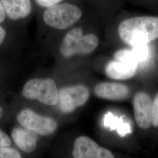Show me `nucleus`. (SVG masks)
I'll return each instance as SVG.
<instances>
[{
	"mask_svg": "<svg viewBox=\"0 0 158 158\" xmlns=\"http://www.w3.org/2000/svg\"><path fill=\"white\" fill-rule=\"evenodd\" d=\"M83 15L79 6L69 2H60L46 8L42 18L46 25L52 28L64 30L78 22Z\"/></svg>",
	"mask_w": 158,
	"mask_h": 158,
	"instance_id": "f03ea898",
	"label": "nucleus"
},
{
	"mask_svg": "<svg viewBox=\"0 0 158 158\" xmlns=\"http://www.w3.org/2000/svg\"><path fill=\"white\" fill-rule=\"evenodd\" d=\"M58 90L52 79H32L23 86V96L31 100H37L48 106H55L58 102Z\"/></svg>",
	"mask_w": 158,
	"mask_h": 158,
	"instance_id": "20e7f679",
	"label": "nucleus"
},
{
	"mask_svg": "<svg viewBox=\"0 0 158 158\" xmlns=\"http://www.w3.org/2000/svg\"><path fill=\"white\" fill-rule=\"evenodd\" d=\"M11 141L10 138L6 134L0 130V148L10 147Z\"/></svg>",
	"mask_w": 158,
	"mask_h": 158,
	"instance_id": "a211bd4d",
	"label": "nucleus"
},
{
	"mask_svg": "<svg viewBox=\"0 0 158 158\" xmlns=\"http://www.w3.org/2000/svg\"><path fill=\"white\" fill-rule=\"evenodd\" d=\"M6 14L1 0H0V23L4 22L6 19Z\"/></svg>",
	"mask_w": 158,
	"mask_h": 158,
	"instance_id": "6ab92c4d",
	"label": "nucleus"
},
{
	"mask_svg": "<svg viewBox=\"0 0 158 158\" xmlns=\"http://www.w3.org/2000/svg\"><path fill=\"white\" fill-rule=\"evenodd\" d=\"M120 38L132 47L147 45L158 38V18L140 17L123 21L119 25Z\"/></svg>",
	"mask_w": 158,
	"mask_h": 158,
	"instance_id": "f257e3e1",
	"label": "nucleus"
},
{
	"mask_svg": "<svg viewBox=\"0 0 158 158\" xmlns=\"http://www.w3.org/2000/svg\"><path fill=\"white\" fill-rule=\"evenodd\" d=\"M103 121L106 127L111 130H117L118 134L121 136H124L131 131L129 124L124 123L123 119L114 115L111 113L106 114Z\"/></svg>",
	"mask_w": 158,
	"mask_h": 158,
	"instance_id": "ddd939ff",
	"label": "nucleus"
},
{
	"mask_svg": "<svg viewBox=\"0 0 158 158\" xmlns=\"http://www.w3.org/2000/svg\"><path fill=\"white\" fill-rule=\"evenodd\" d=\"M152 100L148 94L138 92L133 100L136 123L142 129H148L152 125Z\"/></svg>",
	"mask_w": 158,
	"mask_h": 158,
	"instance_id": "6e6552de",
	"label": "nucleus"
},
{
	"mask_svg": "<svg viewBox=\"0 0 158 158\" xmlns=\"http://www.w3.org/2000/svg\"><path fill=\"white\" fill-rule=\"evenodd\" d=\"M90 96L89 89L83 85L68 86L58 92L59 107L64 113H70L88 101Z\"/></svg>",
	"mask_w": 158,
	"mask_h": 158,
	"instance_id": "39448f33",
	"label": "nucleus"
},
{
	"mask_svg": "<svg viewBox=\"0 0 158 158\" xmlns=\"http://www.w3.org/2000/svg\"><path fill=\"white\" fill-rule=\"evenodd\" d=\"M17 120L23 127L40 135H50L57 127L55 119L40 116L29 109H25L19 113Z\"/></svg>",
	"mask_w": 158,
	"mask_h": 158,
	"instance_id": "423d86ee",
	"label": "nucleus"
},
{
	"mask_svg": "<svg viewBox=\"0 0 158 158\" xmlns=\"http://www.w3.org/2000/svg\"><path fill=\"white\" fill-rule=\"evenodd\" d=\"M73 157L74 158H113L110 151L99 146L90 138L81 136L74 143Z\"/></svg>",
	"mask_w": 158,
	"mask_h": 158,
	"instance_id": "0eeeda50",
	"label": "nucleus"
},
{
	"mask_svg": "<svg viewBox=\"0 0 158 158\" xmlns=\"http://www.w3.org/2000/svg\"><path fill=\"white\" fill-rule=\"evenodd\" d=\"M130 93L128 86L117 83H101L96 85L94 88L96 96L112 101L124 100L129 97Z\"/></svg>",
	"mask_w": 158,
	"mask_h": 158,
	"instance_id": "1a4fd4ad",
	"label": "nucleus"
},
{
	"mask_svg": "<svg viewBox=\"0 0 158 158\" xmlns=\"http://www.w3.org/2000/svg\"><path fill=\"white\" fill-rule=\"evenodd\" d=\"M132 51H133L139 64L147 62L151 55V51L148 44L134 46Z\"/></svg>",
	"mask_w": 158,
	"mask_h": 158,
	"instance_id": "4468645a",
	"label": "nucleus"
},
{
	"mask_svg": "<svg viewBox=\"0 0 158 158\" xmlns=\"http://www.w3.org/2000/svg\"><path fill=\"white\" fill-rule=\"evenodd\" d=\"M20 153L14 149L8 147L0 148V158H20Z\"/></svg>",
	"mask_w": 158,
	"mask_h": 158,
	"instance_id": "2eb2a0df",
	"label": "nucleus"
},
{
	"mask_svg": "<svg viewBox=\"0 0 158 158\" xmlns=\"http://www.w3.org/2000/svg\"><path fill=\"white\" fill-rule=\"evenodd\" d=\"M6 32L2 27L0 26V45L2 44L6 38Z\"/></svg>",
	"mask_w": 158,
	"mask_h": 158,
	"instance_id": "aec40b11",
	"label": "nucleus"
},
{
	"mask_svg": "<svg viewBox=\"0 0 158 158\" xmlns=\"http://www.w3.org/2000/svg\"><path fill=\"white\" fill-rule=\"evenodd\" d=\"M3 114V110L2 108L0 107V119L1 118Z\"/></svg>",
	"mask_w": 158,
	"mask_h": 158,
	"instance_id": "412c9836",
	"label": "nucleus"
},
{
	"mask_svg": "<svg viewBox=\"0 0 158 158\" xmlns=\"http://www.w3.org/2000/svg\"><path fill=\"white\" fill-rule=\"evenodd\" d=\"M152 125L155 127H158V93L152 101Z\"/></svg>",
	"mask_w": 158,
	"mask_h": 158,
	"instance_id": "dca6fc26",
	"label": "nucleus"
},
{
	"mask_svg": "<svg viewBox=\"0 0 158 158\" xmlns=\"http://www.w3.org/2000/svg\"><path fill=\"white\" fill-rule=\"evenodd\" d=\"M12 138L15 144L23 152H32L36 148L38 136L36 134L26 128H14Z\"/></svg>",
	"mask_w": 158,
	"mask_h": 158,
	"instance_id": "f8f14e48",
	"label": "nucleus"
},
{
	"mask_svg": "<svg viewBox=\"0 0 158 158\" xmlns=\"http://www.w3.org/2000/svg\"><path fill=\"white\" fill-rule=\"evenodd\" d=\"M98 45V39L94 34L83 35L81 28H74L68 32L63 40L60 51L63 56L86 55L92 53Z\"/></svg>",
	"mask_w": 158,
	"mask_h": 158,
	"instance_id": "7ed1b4c3",
	"label": "nucleus"
},
{
	"mask_svg": "<svg viewBox=\"0 0 158 158\" xmlns=\"http://www.w3.org/2000/svg\"><path fill=\"white\" fill-rule=\"evenodd\" d=\"M138 65V63L134 62L115 59L107 64L106 73L113 80H127L135 74Z\"/></svg>",
	"mask_w": 158,
	"mask_h": 158,
	"instance_id": "9d476101",
	"label": "nucleus"
},
{
	"mask_svg": "<svg viewBox=\"0 0 158 158\" xmlns=\"http://www.w3.org/2000/svg\"><path fill=\"white\" fill-rule=\"evenodd\" d=\"M6 15L12 20L25 18L32 10L31 0H1Z\"/></svg>",
	"mask_w": 158,
	"mask_h": 158,
	"instance_id": "9b49d317",
	"label": "nucleus"
},
{
	"mask_svg": "<svg viewBox=\"0 0 158 158\" xmlns=\"http://www.w3.org/2000/svg\"><path fill=\"white\" fill-rule=\"evenodd\" d=\"M37 5L42 8H47L51 6L62 2L63 0H35Z\"/></svg>",
	"mask_w": 158,
	"mask_h": 158,
	"instance_id": "f3484780",
	"label": "nucleus"
}]
</instances>
